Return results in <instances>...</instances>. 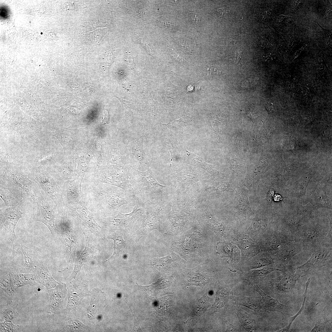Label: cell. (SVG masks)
<instances>
[{"mask_svg": "<svg viewBox=\"0 0 332 332\" xmlns=\"http://www.w3.org/2000/svg\"><path fill=\"white\" fill-rule=\"evenodd\" d=\"M86 183L81 186V190L88 209L117 214L121 206L137 204L134 195L120 188L103 183Z\"/></svg>", "mask_w": 332, "mask_h": 332, "instance_id": "1", "label": "cell"}, {"mask_svg": "<svg viewBox=\"0 0 332 332\" xmlns=\"http://www.w3.org/2000/svg\"><path fill=\"white\" fill-rule=\"evenodd\" d=\"M129 180L137 204L158 200L170 188L160 184L149 169L144 172L134 170L129 174Z\"/></svg>", "mask_w": 332, "mask_h": 332, "instance_id": "2", "label": "cell"}, {"mask_svg": "<svg viewBox=\"0 0 332 332\" xmlns=\"http://www.w3.org/2000/svg\"><path fill=\"white\" fill-rule=\"evenodd\" d=\"M21 166L1 169L0 187L6 188L21 197L24 202L35 204L33 188L36 184L30 179Z\"/></svg>", "mask_w": 332, "mask_h": 332, "instance_id": "3", "label": "cell"}, {"mask_svg": "<svg viewBox=\"0 0 332 332\" xmlns=\"http://www.w3.org/2000/svg\"><path fill=\"white\" fill-rule=\"evenodd\" d=\"M28 178L36 183L53 200L61 216L65 215L62 186L52 177L45 167L29 168L25 171Z\"/></svg>", "mask_w": 332, "mask_h": 332, "instance_id": "4", "label": "cell"}, {"mask_svg": "<svg viewBox=\"0 0 332 332\" xmlns=\"http://www.w3.org/2000/svg\"><path fill=\"white\" fill-rule=\"evenodd\" d=\"M37 208L34 215L35 221L41 222L48 227L53 235L60 234L62 219L50 206L40 192L37 185L33 188Z\"/></svg>", "mask_w": 332, "mask_h": 332, "instance_id": "5", "label": "cell"}, {"mask_svg": "<svg viewBox=\"0 0 332 332\" xmlns=\"http://www.w3.org/2000/svg\"><path fill=\"white\" fill-rule=\"evenodd\" d=\"M65 214L75 219L82 226L98 237L103 238L102 228L96 222L92 213L87 208L84 197L79 202L73 204H65Z\"/></svg>", "mask_w": 332, "mask_h": 332, "instance_id": "6", "label": "cell"}, {"mask_svg": "<svg viewBox=\"0 0 332 332\" xmlns=\"http://www.w3.org/2000/svg\"><path fill=\"white\" fill-rule=\"evenodd\" d=\"M151 201L145 203V212L142 218L141 225L136 231V235L138 239L145 236L158 227L159 221V213L164 206L161 201Z\"/></svg>", "mask_w": 332, "mask_h": 332, "instance_id": "7", "label": "cell"}, {"mask_svg": "<svg viewBox=\"0 0 332 332\" xmlns=\"http://www.w3.org/2000/svg\"><path fill=\"white\" fill-rule=\"evenodd\" d=\"M145 208V204H137L130 213L123 214L119 212L116 215L113 216L102 217L101 221L106 225L120 229L130 228L138 219L142 218L144 213Z\"/></svg>", "mask_w": 332, "mask_h": 332, "instance_id": "8", "label": "cell"}, {"mask_svg": "<svg viewBox=\"0 0 332 332\" xmlns=\"http://www.w3.org/2000/svg\"><path fill=\"white\" fill-rule=\"evenodd\" d=\"M86 181L113 185L134 195L129 180V174L126 172L109 171L102 172L95 174Z\"/></svg>", "mask_w": 332, "mask_h": 332, "instance_id": "9", "label": "cell"}, {"mask_svg": "<svg viewBox=\"0 0 332 332\" xmlns=\"http://www.w3.org/2000/svg\"><path fill=\"white\" fill-rule=\"evenodd\" d=\"M61 216L62 222L60 233L61 239L64 245L65 256L68 263L74 260L78 240L68 215H66Z\"/></svg>", "mask_w": 332, "mask_h": 332, "instance_id": "10", "label": "cell"}, {"mask_svg": "<svg viewBox=\"0 0 332 332\" xmlns=\"http://www.w3.org/2000/svg\"><path fill=\"white\" fill-rule=\"evenodd\" d=\"M23 203H20L13 207H0V227L7 232L10 239L16 237L15 230L19 219L25 212H22L20 207Z\"/></svg>", "mask_w": 332, "mask_h": 332, "instance_id": "11", "label": "cell"}, {"mask_svg": "<svg viewBox=\"0 0 332 332\" xmlns=\"http://www.w3.org/2000/svg\"><path fill=\"white\" fill-rule=\"evenodd\" d=\"M82 184L78 176L65 181L62 186L65 204H72L80 201L83 197Z\"/></svg>", "mask_w": 332, "mask_h": 332, "instance_id": "12", "label": "cell"}, {"mask_svg": "<svg viewBox=\"0 0 332 332\" xmlns=\"http://www.w3.org/2000/svg\"><path fill=\"white\" fill-rule=\"evenodd\" d=\"M282 271L283 275L279 278L278 286L282 292L287 293L294 288L297 280L302 274L297 267L289 265L286 266Z\"/></svg>", "mask_w": 332, "mask_h": 332, "instance_id": "13", "label": "cell"}, {"mask_svg": "<svg viewBox=\"0 0 332 332\" xmlns=\"http://www.w3.org/2000/svg\"><path fill=\"white\" fill-rule=\"evenodd\" d=\"M33 272L36 282L43 285L47 290L54 288L59 284L53 278L46 265L39 260Z\"/></svg>", "mask_w": 332, "mask_h": 332, "instance_id": "14", "label": "cell"}, {"mask_svg": "<svg viewBox=\"0 0 332 332\" xmlns=\"http://www.w3.org/2000/svg\"><path fill=\"white\" fill-rule=\"evenodd\" d=\"M308 200L314 209L325 208L332 209V200L325 190L317 185L308 196Z\"/></svg>", "mask_w": 332, "mask_h": 332, "instance_id": "15", "label": "cell"}, {"mask_svg": "<svg viewBox=\"0 0 332 332\" xmlns=\"http://www.w3.org/2000/svg\"><path fill=\"white\" fill-rule=\"evenodd\" d=\"M217 285L216 298L212 308L216 312H220L221 310H224L228 307L229 294L234 285L227 286L223 282L221 283L219 281L218 282Z\"/></svg>", "mask_w": 332, "mask_h": 332, "instance_id": "16", "label": "cell"}, {"mask_svg": "<svg viewBox=\"0 0 332 332\" xmlns=\"http://www.w3.org/2000/svg\"><path fill=\"white\" fill-rule=\"evenodd\" d=\"M65 285L61 282L54 288L48 290L50 301L49 309L53 313H56L60 310L66 292Z\"/></svg>", "mask_w": 332, "mask_h": 332, "instance_id": "17", "label": "cell"}, {"mask_svg": "<svg viewBox=\"0 0 332 332\" xmlns=\"http://www.w3.org/2000/svg\"><path fill=\"white\" fill-rule=\"evenodd\" d=\"M254 287L255 290L262 296L265 303V307L267 310L276 311L287 314L291 310V307L280 303L277 299H274L267 294L257 285H254Z\"/></svg>", "mask_w": 332, "mask_h": 332, "instance_id": "18", "label": "cell"}, {"mask_svg": "<svg viewBox=\"0 0 332 332\" xmlns=\"http://www.w3.org/2000/svg\"><path fill=\"white\" fill-rule=\"evenodd\" d=\"M23 253L24 262L20 273H28L34 271L39 260L38 254L33 248L27 247L21 243L18 248Z\"/></svg>", "mask_w": 332, "mask_h": 332, "instance_id": "19", "label": "cell"}, {"mask_svg": "<svg viewBox=\"0 0 332 332\" xmlns=\"http://www.w3.org/2000/svg\"><path fill=\"white\" fill-rule=\"evenodd\" d=\"M217 253L219 254L221 257H230V259L228 261L230 270L233 272H236L235 268L239 260L233 256L235 251L238 250L237 247L230 243H219L216 246Z\"/></svg>", "mask_w": 332, "mask_h": 332, "instance_id": "20", "label": "cell"}, {"mask_svg": "<svg viewBox=\"0 0 332 332\" xmlns=\"http://www.w3.org/2000/svg\"><path fill=\"white\" fill-rule=\"evenodd\" d=\"M329 253L326 250L319 251L313 254L306 263L297 268L302 275L311 268L324 266Z\"/></svg>", "mask_w": 332, "mask_h": 332, "instance_id": "21", "label": "cell"}, {"mask_svg": "<svg viewBox=\"0 0 332 332\" xmlns=\"http://www.w3.org/2000/svg\"><path fill=\"white\" fill-rule=\"evenodd\" d=\"M313 172L311 171L306 173L294 183L291 186L290 191L293 196L299 198L305 195L307 187L314 174Z\"/></svg>", "mask_w": 332, "mask_h": 332, "instance_id": "22", "label": "cell"}, {"mask_svg": "<svg viewBox=\"0 0 332 332\" xmlns=\"http://www.w3.org/2000/svg\"><path fill=\"white\" fill-rule=\"evenodd\" d=\"M237 305L245 306L258 313L262 308L259 298L244 296H235L233 294L229 297Z\"/></svg>", "mask_w": 332, "mask_h": 332, "instance_id": "23", "label": "cell"}, {"mask_svg": "<svg viewBox=\"0 0 332 332\" xmlns=\"http://www.w3.org/2000/svg\"><path fill=\"white\" fill-rule=\"evenodd\" d=\"M113 240L114 251L111 257L106 261L112 260L119 256L126 248V244L123 237V233L120 231H115L109 236Z\"/></svg>", "mask_w": 332, "mask_h": 332, "instance_id": "24", "label": "cell"}, {"mask_svg": "<svg viewBox=\"0 0 332 332\" xmlns=\"http://www.w3.org/2000/svg\"><path fill=\"white\" fill-rule=\"evenodd\" d=\"M14 272L11 271L6 275L0 277L1 292L7 297L8 299L13 295L14 292Z\"/></svg>", "mask_w": 332, "mask_h": 332, "instance_id": "25", "label": "cell"}, {"mask_svg": "<svg viewBox=\"0 0 332 332\" xmlns=\"http://www.w3.org/2000/svg\"><path fill=\"white\" fill-rule=\"evenodd\" d=\"M36 281L34 274L33 273H18L14 272L13 286L14 290L23 286L29 285H33Z\"/></svg>", "mask_w": 332, "mask_h": 332, "instance_id": "26", "label": "cell"}, {"mask_svg": "<svg viewBox=\"0 0 332 332\" xmlns=\"http://www.w3.org/2000/svg\"><path fill=\"white\" fill-rule=\"evenodd\" d=\"M275 271H282V270L272 267H265L250 271L247 273L246 279L251 283L255 284L261 281L267 275Z\"/></svg>", "mask_w": 332, "mask_h": 332, "instance_id": "27", "label": "cell"}, {"mask_svg": "<svg viewBox=\"0 0 332 332\" xmlns=\"http://www.w3.org/2000/svg\"><path fill=\"white\" fill-rule=\"evenodd\" d=\"M235 313L237 315L242 326L247 330L251 331L255 327V322L252 316L238 306L235 307Z\"/></svg>", "mask_w": 332, "mask_h": 332, "instance_id": "28", "label": "cell"}, {"mask_svg": "<svg viewBox=\"0 0 332 332\" xmlns=\"http://www.w3.org/2000/svg\"><path fill=\"white\" fill-rule=\"evenodd\" d=\"M0 197L4 201L5 206L7 207H13L20 203H23V199L9 190L0 187Z\"/></svg>", "mask_w": 332, "mask_h": 332, "instance_id": "29", "label": "cell"}, {"mask_svg": "<svg viewBox=\"0 0 332 332\" xmlns=\"http://www.w3.org/2000/svg\"><path fill=\"white\" fill-rule=\"evenodd\" d=\"M16 304L13 302L11 299H8L7 304L2 310L1 313L4 318L5 321L12 322L11 321L18 315L16 308Z\"/></svg>", "mask_w": 332, "mask_h": 332, "instance_id": "30", "label": "cell"}, {"mask_svg": "<svg viewBox=\"0 0 332 332\" xmlns=\"http://www.w3.org/2000/svg\"><path fill=\"white\" fill-rule=\"evenodd\" d=\"M310 278H309L306 283V286L305 290L303 294V303L302 304V306L298 312L294 316L291 317L290 318L289 321V323L288 325L284 328L278 331L277 332H289L290 330V328L291 326V324L293 321L295 319V318L298 317V315L301 314L303 310H304L306 300L307 297V293L308 289V288L310 283Z\"/></svg>", "mask_w": 332, "mask_h": 332, "instance_id": "31", "label": "cell"}, {"mask_svg": "<svg viewBox=\"0 0 332 332\" xmlns=\"http://www.w3.org/2000/svg\"><path fill=\"white\" fill-rule=\"evenodd\" d=\"M66 324L68 327L73 330H82L86 328L85 325L76 319L69 320L66 322Z\"/></svg>", "mask_w": 332, "mask_h": 332, "instance_id": "32", "label": "cell"}, {"mask_svg": "<svg viewBox=\"0 0 332 332\" xmlns=\"http://www.w3.org/2000/svg\"><path fill=\"white\" fill-rule=\"evenodd\" d=\"M0 332H16L18 329V326L13 324L12 322L5 321L0 322Z\"/></svg>", "mask_w": 332, "mask_h": 332, "instance_id": "33", "label": "cell"}, {"mask_svg": "<svg viewBox=\"0 0 332 332\" xmlns=\"http://www.w3.org/2000/svg\"><path fill=\"white\" fill-rule=\"evenodd\" d=\"M326 322L325 321H318L316 322L311 332H323L324 331Z\"/></svg>", "mask_w": 332, "mask_h": 332, "instance_id": "34", "label": "cell"}, {"mask_svg": "<svg viewBox=\"0 0 332 332\" xmlns=\"http://www.w3.org/2000/svg\"><path fill=\"white\" fill-rule=\"evenodd\" d=\"M158 22L160 26L166 29H172L175 26L174 23L168 22L165 19H163L162 18H160Z\"/></svg>", "mask_w": 332, "mask_h": 332, "instance_id": "35", "label": "cell"}, {"mask_svg": "<svg viewBox=\"0 0 332 332\" xmlns=\"http://www.w3.org/2000/svg\"><path fill=\"white\" fill-rule=\"evenodd\" d=\"M188 16H190L192 22L196 25H199L200 19L197 14L193 11H189L187 12Z\"/></svg>", "mask_w": 332, "mask_h": 332, "instance_id": "36", "label": "cell"}, {"mask_svg": "<svg viewBox=\"0 0 332 332\" xmlns=\"http://www.w3.org/2000/svg\"><path fill=\"white\" fill-rule=\"evenodd\" d=\"M169 50V52L171 55L180 64L182 65L184 63V62L185 63L186 62L185 60L182 58L173 50L171 49H170Z\"/></svg>", "mask_w": 332, "mask_h": 332, "instance_id": "37", "label": "cell"}, {"mask_svg": "<svg viewBox=\"0 0 332 332\" xmlns=\"http://www.w3.org/2000/svg\"><path fill=\"white\" fill-rule=\"evenodd\" d=\"M225 323L227 325V328L226 330V332H235L236 331V328L235 327L231 324L229 322H228L227 320H226L225 321Z\"/></svg>", "mask_w": 332, "mask_h": 332, "instance_id": "38", "label": "cell"}, {"mask_svg": "<svg viewBox=\"0 0 332 332\" xmlns=\"http://www.w3.org/2000/svg\"><path fill=\"white\" fill-rule=\"evenodd\" d=\"M242 53L241 50H239L236 52L235 57V61L236 63H237L240 59Z\"/></svg>", "mask_w": 332, "mask_h": 332, "instance_id": "39", "label": "cell"}, {"mask_svg": "<svg viewBox=\"0 0 332 332\" xmlns=\"http://www.w3.org/2000/svg\"><path fill=\"white\" fill-rule=\"evenodd\" d=\"M218 11L220 12L222 15H223L228 13L229 12V10L227 8H223L219 9Z\"/></svg>", "mask_w": 332, "mask_h": 332, "instance_id": "40", "label": "cell"}]
</instances>
